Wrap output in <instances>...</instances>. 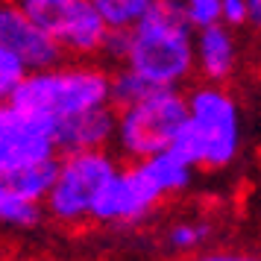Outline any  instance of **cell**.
<instances>
[{
    "label": "cell",
    "mask_w": 261,
    "mask_h": 261,
    "mask_svg": "<svg viewBox=\"0 0 261 261\" xmlns=\"http://www.w3.org/2000/svg\"><path fill=\"white\" fill-rule=\"evenodd\" d=\"M197 30L179 0H155L150 15L132 27L129 68L153 85H182L197 71Z\"/></svg>",
    "instance_id": "cell-1"
},
{
    "label": "cell",
    "mask_w": 261,
    "mask_h": 261,
    "mask_svg": "<svg viewBox=\"0 0 261 261\" xmlns=\"http://www.w3.org/2000/svg\"><path fill=\"white\" fill-rule=\"evenodd\" d=\"M170 150L188 165L223 170L241 153V112L232 94L217 83L188 91V120L179 126Z\"/></svg>",
    "instance_id": "cell-2"
},
{
    "label": "cell",
    "mask_w": 261,
    "mask_h": 261,
    "mask_svg": "<svg viewBox=\"0 0 261 261\" xmlns=\"http://www.w3.org/2000/svg\"><path fill=\"white\" fill-rule=\"evenodd\" d=\"M109 85H112V73H106V68L88 62H71V65L62 62L47 71L27 73L12 97V106H18L21 112L62 120L88 109L106 106Z\"/></svg>",
    "instance_id": "cell-3"
},
{
    "label": "cell",
    "mask_w": 261,
    "mask_h": 261,
    "mask_svg": "<svg viewBox=\"0 0 261 261\" xmlns=\"http://www.w3.org/2000/svg\"><path fill=\"white\" fill-rule=\"evenodd\" d=\"M185 120L188 94H182L179 85H159L135 106L118 112L115 147L126 162H144L162 150H170Z\"/></svg>",
    "instance_id": "cell-4"
},
{
    "label": "cell",
    "mask_w": 261,
    "mask_h": 261,
    "mask_svg": "<svg viewBox=\"0 0 261 261\" xmlns=\"http://www.w3.org/2000/svg\"><path fill=\"white\" fill-rule=\"evenodd\" d=\"M118 159L109 150H80L59 159V176L50 188L44 208L56 223L76 226L91 220L100 194L118 173Z\"/></svg>",
    "instance_id": "cell-5"
},
{
    "label": "cell",
    "mask_w": 261,
    "mask_h": 261,
    "mask_svg": "<svg viewBox=\"0 0 261 261\" xmlns=\"http://www.w3.org/2000/svg\"><path fill=\"white\" fill-rule=\"evenodd\" d=\"M18 6L76 59L97 56L109 33L94 0H18Z\"/></svg>",
    "instance_id": "cell-6"
},
{
    "label": "cell",
    "mask_w": 261,
    "mask_h": 261,
    "mask_svg": "<svg viewBox=\"0 0 261 261\" xmlns=\"http://www.w3.org/2000/svg\"><path fill=\"white\" fill-rule=\"evenodd\" d=\"M167 194L159 188V182L150 176V170L144 162H129L120 167L100 194L91 220L106 226H135L147 220L159 208V202Z\"/></svg>",
    "instance_id": "cell-7"
},
{
    "label": "cell",
    "mask_w": 261,
    "mask_h": 261,
    "mask_svg": "<svg viewBox=\"0 0 261 261\" xmlns=\"http://www.w3.org/2000/svg\"><path fill=\"white\" fill-rule=\"evenodd\" d=\"M0 44L18 53L30 71H47L65 59L62 44L18 6V0H0Z\"/></svg>",
    "instance_id": "cell-8"
},
{
    "label": "cell",
    "mask_w": 261,
    "mask_h": 261,
    "mask_svg": "<svg viewBox=\"0 0 261 261\" xmlns=\"http://www.w3.org/2000/svg\"><path fill=\"white\" fill-rule=\"evenodd\" d=\"M118 135V109L106 106L88 109L71 118H62L56 123V150L65 153H80V150H106L109 144H115Z\"/></svg>",
    "instance_id": "cell-9"
},
{
    "label": "cell",
    "mask_w": 261,
    "mask_h": 261,
    "mask_svg": "<svg viewBox=\"0 0 261 261\" xmlns=\"http://www.w3.org/2000/svg\"><path fill=\"white\" fill-rule=\"evenodd\" d=\"M194 47H197V73L205 83L223 85L235 73L238 44L235 36H232V27H226L223 21L197 30Z\"/></svg>",
    "instance_id": "cell-10"
},
{
    "label": "cell",
    "mask_w": 261,
    "mask_h": 261,
    "mask_svg": "<svg viewBox=\"0 0 261 261\" xmlns=\"http://www.w3.org/2000/svg\"><path fill=\"white\" fill-rule=\"evenodd\" d=\"M59 176V155L53 159H44V162H36V165H27L21 170H12L6 176H0V185L18 191L24 197H33V200H47L53 182Z\"/></svg>",
    "instance_id": "cell-11"
},
{
    "label": "cell",
    "mask_w": 261,
    "mask_h": 261,
    "mask_svg": "<svg viewBox=\"0 0 261 261\" xmlns=\"http://www.w3.org/2000/svg\"><path fill=\"white\" fill-rule=\"evenodd\" d=\"M144 165H147L150 176L159 182V188L165 191L167 197L188 191L191 182H194V170H197V167L188 165V162L179 153H173V150H162V153L150 155V159H144Z\"/></svg>",
    "instance_id": "cell-12"
},
{
    "label": "cell",
    "mask_w": 261,
    "mask_h": 261,
    "mask_svg": "<svg viewBox=\"0 0 261 261\" xmlns=\"http://www.w3.org/2000/svg\"><path fill=\"white\" fill-rule=\"evenodd\" d=\"M44 202L33 200V197H24L18 191L0 185V226L6 229H36L41 220H44Z\"/></svg>",
    "instance_id": "cell-13"
},
{
    "label": "cell",
    "mask_w": 261,
    "mask_h": 261,
    "mask_svg": "<svg viewBox=\"0 0 261 261\" xmlns=\"http://www.w3.org/2000/svg\"><path fill=\"white\" fill-rule=\"evenodd\" d=\"M153 88H159V85H153L144 73H138L135 68H129V65H120L118 71L112 73V85H109V103L118 109H126V106H135L138 100H144V97L150 94Z\"/></svg>",
    "instance_id": "cell-14"
},
{
    "label": "cell",
    "mask_w": 261,
    "mask_h": 261,
    "mask_svg": "<svg viewBox=\"0 0 261 261\" xmlns=\"http://www.w3.org/2000/svg\"><path fill=\"white\" fill-rule=\"evenodd\" d=\"M94 6L100 9L103 21L109 27L132 30V27H138L150 15V9L155 6V0H94Z\"/></svg>",
    "instance_id": "cell-15"
},
{
    "label": "cell",
    "mask_w": 261,
    "mask_h": 261,
    "mask_svg": "<svg viewBox=\"0 0 261 261\" xmlns=\"http://www.w3.org/2000/svg\"><path fill=\"white\" fill-rule=\"evenodd\" d=\"M212 235V226L202 223V220H182L173 223L167 229V247L176 249V252H194L200 249Z\"/></svg>",
    "instance_id": "cell-16"
},
{
    "label": "cell",
    "mask_w": 261,
    "mask_h": 261,
    "mask_svg": "<svg viewBox=\"0 0 261 261\" xmlns=\"http://www.w3.org/2000/svg\"><path fill=\"white\" fill-rule=\"evenodd\" d=\"M27 73H30V68L24 65V59L0 44V103H12L15 91L24 83Z\"/></svg>",
    "instance_id": "cell-17"
},
{
    "label": "cell",
    "mask_w": 261,
    "mask_h": 261,
    "mask_svg": "<svg viewBox=\"0 0 261 261\" xmlns=\"http://www.w3.org/2000/svg\"><path fill=\"white\" fill-rule=\"evenodd\" d=\"M129 50H132V30H118V27H109L106 38L100 44V59L106 62L109 68H120L129 62Z\"/></svg>",
    "instance_id": "cell-18"
},
{
    "label": "cell",
    "mask_w": 261,
    "mask_h": 261,
    "mask_svg": "<svg viewBox=\"0 0 261 261\" xmlns=\"http://www.w3.org/2000/svg\"><path fill=\"white\" fill-rule=\"evenodd\" d=\"M179 3H182V12H185V18L194 24V30L220 24V15H223V0H179Z\"/></svg>",
    "instance_id": "cell-19"
},
{
    "label": "cell",
    "mask_w": 261,
    "mask_h": 261,
    "mask_svg": "<svg viewBox=\"0 0 261 261\" xmlns=\"http://www.w3.org/2000/svg\"><path fill=\"white\" fill-rule=\"evenodd\" d=\"M220 21H223L226 27H232V30L249 24V3L247 0H223V15H220Z\"/></svg>",
    "instance_id": "cell-20"
},
{
    "label": "cell",
    "mask_w": 261,
    "mask_h": 261,
    "mask_svg": "<svg viewBox=\"0 0 261 261\" xmlns=\"http://www.w3.org/2000/svg\"><path fill=\"white\" fill-rule=\"evenodd\" d=\"M18 118H21V112H18L12 103H0V141L18 126Z\"/></svg>",
    "instance_id": "cell-21"
},
{
    "label": "cell",
    "mask_w": 261,
    "mask_h": 261,
    "mask_svg": "<svg viewBox=\"0 0 261 261\" xmlns=\"http://www.w3.org/2000/svg\"><path fill=\"white\" fill-rule=\"evenodd\" d=\"M194 261H261V255H249V252H202Z\"/></svg>",
    "instance_id": "cell-22"
},
{
    "label": "cell",
    "mask_w": 261,
    "mask_h": 261,
    "mask_svg": "<svg viewBox=\"0 0 261 261\" xmlns=\"http://www.w3.org/2000/svg\"><path fill=\"white\" fill-rule=\"evenodd\" d=\"M249 3V24L261 33V0H247Z\"/></svg>",
    "instance_id": "cell-23"
},
{
    "label": "cell",
    "mask_w": 261,
    "mask_h": 261,
    "mask_svg": "<svg viewBox=\"0 0 261 261\" xmlns=\"http://www.w3.org/2000/svg\"><path fill=\"white\" fill-rule=\"evenodd\" d=\"M21 261H47V258H21Z\"/></svg>",
    "instance_id": "cell-24"
}]
</instances>
